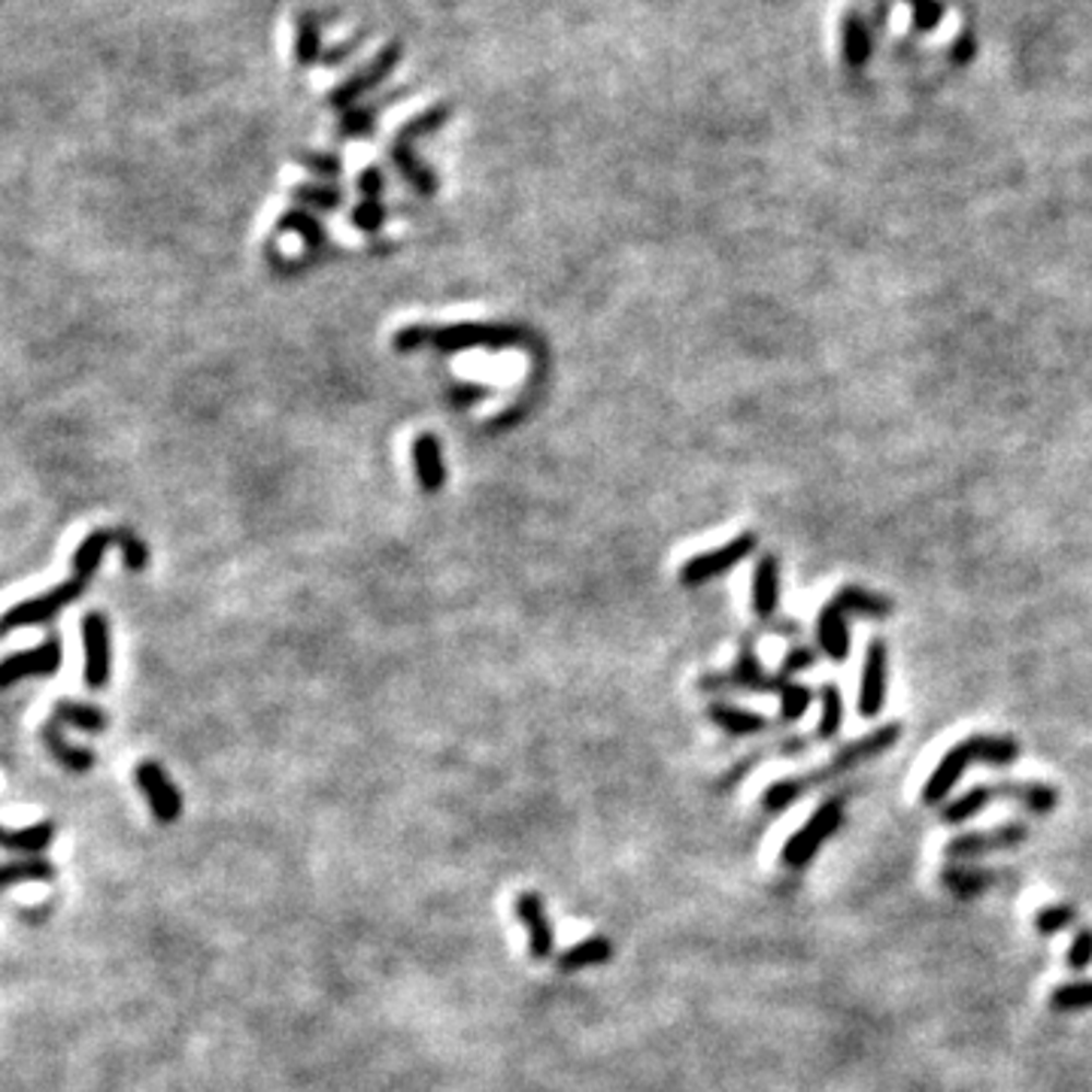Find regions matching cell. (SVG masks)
<instances>
[{
  "mask_svg": "<svg viewBox=\"0 0 1092 1092\" xmlns=\"http://www.w3.org/2000/svg\"><path fill=\"white\" fill-rule=\"evenodd\" d=\"M899 737H901V723H887L880 725V728H874V732H868V735L859 737V740H853V744L841 747V750L832 756V762L822 764L817 771H807V774H795V778L771 783L762 795V807L768 814H783V810H790L802 795H807L810 790H817L822 783H832V780L844 778V774H850L853 768H859L862 762H868L874 756L887 752L892 744H899Z\"/></svg>",
  "mask_w": 1092,
  "mask_h": 1092,
  "instance_id": "cell-1",
  "label": "cell"
},
{
  "mask_svg": "<svg viewBox=\"0 0 1092 1092\" xmlns=\"http://www.w3.org/2000/svg\"><path fill=\"white\" fill-rule=\"evenodd\" d=\"M1020 747L1013 737L1005 735H974L959 740L953 750L943 752V759L935 764L931 778L923 786V805H941L953 792L959 778L969 771L971 764H1010L1017 762Z\"/></svg>",
  "mask_w": 1092,
  "mask_h": 1092,
  "instance_id": "cell-2",
  "label": "cell"
},
{
  "mask_svg": "<svg viewBox=\"0 0 1092 1092\" xmlns=\"http://www.w3.org/2000/svg\"><path fill=\"white\" fill-rule=\"evenodd\" d=\"M874 616L887 619L892 614V601L883 595H874L862 586H846L834 595L822 614H819V646L832 662H844L850 655V631H846V616Z\"/></svg>",
  "mask_w": 1092,
  "mask_h": 1092,
  "instance_id": "cell-3",
  "label": "cell"
},
{
  "mask_svg": "<svg viewBox=\"0 0 1092 1092\" xmlns=\"http://www.w3.org/2000/svg\"><path fill=\"white\" fill-rule=\"evenodd\" d=\"M450 116H452L450 104L425 109V112H419L416 119H410V122L397 131L395 140H392V164H395L397 170H401V177L407 179L410 186L419 191L423 198H431V194L440 189V179L435 177V170H431L428 164L416 158L413 143H416L419 136L440 131L443 124L450 122Z\"/></svg>",
  "mask_w": 1092,
  "mask_h": 1092,
  "instance_id": "cell-4",
  "label": "cell"
},
{
  "mask_svg": "<svg viewBox=\"0 0 1092 1092\" xmlns=\"http://www.w3.org/2000/svg\"><path fill=\"white\" fill-rule=\"evenodd\" d=\"M844 822V795H832L814 810V817L807 819L798 832L792 834L786 846H783V865L786 868H805L807 862L819 853V846L826 844Z\"/></svg>",
  "mask_w": 1092,
  "mask_h": 1092,
  "instance_id": "cell-5",
  "label": "cell"
},
{
  "mask_svg": "<svg viewBox=\"0 0 1092 1092\" xmlns=\"http://www.w3.org/2000/svg\"><path fill=\"white\" fill-rule=\"evenodd\" d=\"M756 546H759V537L752 532H744L737 534L735 541L716 546V549L698 553V556H692L680 568V583L682 586H701V583H708L713 577H723L725 571L737 568L744 559H750L752 553H756Z\"/></svg>",
  "mask_w": 1092,
  "mask_h": 1092,
  "instance_id": "cell-6",
  "label": "cell"
},
{
  "mask_svg": "<svg viewBox=\"0 0 1092 1092\" xmlns=\"http://www.w3.org/2000/svg\"><path fill=\"white\" fill-rule=\"evenodd\" d=\"M522 331L501 325H447L428 328L425 343H431L443 353H459V349H505L517 346Z\"/></svg>",
  "mask_w": 1092,
  "mask_h": 1092,
  "instance_id": "cell-7",
  "label": "cell"
},
{
  "mask_svg": "<svg viewBox=\"0 0 1092 1092\" xmlns=\"http://www.w3.org/2000/svg\"><path fill=\"white\" fill-rule=\"evenodd\" d=\"M401 55H404L401 43H385L380 52L373 55L370 64H365V68L358 70V73H353L349 80H343L337 88L328 92V107L337 109L349 107V104H355L358 97H365L368 92H373V88H380L382 82L395 73Z\"/></svg>",
  "mask_w": 1092,
  "mask_h": 1092,
  "instance_id": "cell-8",
  "label": "cell"
},
{
  "mask_svg": "<svg viewBox=\"0 0 1092 1092\" xmlns=\"http://www.w3.org/2000/svg\"><path fill=\"white\" fill-rule=\"evenodd\" d=\"M701 689H708V692H716V689H744V692H780L783 696L790 689V677L786 674H778V677L764 674L759 658H756V650L747 643L740 650L735 670L701 677Z\"/></svg>",
  "mask_w": 1092,
  "mask_h": 1092,
  "instance_id": "cell-9",
  "label": "cell"
},
{
  "mask_svg": "<svg viewBox=\"0 0 1092 1092\" xmlns=\"http://www.w3.org/2000/svg\"><path fill=\"white\" fill-rule=\"evenodd\" d=\"M85 586H88V580H82V577H70L68 583L55 586L52 592L37 595V598H31V601H22V604H15V607H10V610H7V616H3V631H13V628H22V626H40V622H49V619H55V616L68 607L70 601L80 598L82 592H85Z\"/></svg>",
  "mask_w": 1092,
  "mask_h": 1092,
  "instance_id": "cell-10",
  "label": "cell"
},
{
  "mask_svg": "<svg viewBox=\"0 0 1092 1092\" xmlns=\"http://www.w3.org/2000/svg\"><path fill=\"white\" fill-rule=\"evenodd\" d=\"M1029 841V829L1025 822H1001L996 829H986V832H971V834H959L953 838L950 844L943 846V853L950 859H977V856H986V853H996V850H1013Z\"/></svg>",
  "mask_w": 1092,
  "mask_h": 1092,
  "instance_id": "cell-11",
  "label": "cell"
},
{
  "mask_svg": "<svg viewBox=\"0 0 1092 1092\" xmlns=\"http://www.w3.org/2000/svg\"><path fill=\"white\" fill-rule=\"evenodd\" d=\"M136 786L140 792L146 795V802L152 807V817L170 826L177 822L179 814H182V798H179V790L174 786V780L164 774L162 764L155 762H140L134 771Z\"/></svg>",
  "mask_w": 1092,
  "mask_h": 1092,
  "instance_id": "cell-12",
  "label": "cell"
},
{
  "mask_svg": "<svg viewBox=\"0 0 1092 1092\" xmlns=\"http://www.w3.org/2000/svg\"><path fill=\"white\" fill-rule=\"evenodd\" d=\"M85 646V686L100 692L109 682V626L104 614H85L82 619Z\"/></svg>",
  "mask_w": 1092,
  "mask_h": 1092,
  "instance_id": "cell-13",
  "label": "cell"
},
{
  "mask_svg": "<svg viewBox=\"0 0 1092 1092\" xmlns=\"http://www.w3.org/2000/svg\"><path fill=\"white\" fill-rule=\"evenodd\" d=\"M58 668H61V641L52 634L49 641H43L34 650L7 655V662L0 668V682L13 686L25 677H49Z\"/></svg>",
  "mask_w": 1092,
  "mask_h": 1092,
  "instance_id": "cell-14",
  "label": "cell"
},
{
  "mask_svg": "<svg viewBox=\"0 0 1092 1092\" xmlns=\"http://www.w3.org/2000/svg\"><path fill=\"white\" fill-rule=\"evenodd\" d=\"M887 701V643L874 638L865 653V668H862L859 686V713L865 720H874Z\"/></svg>",
  "mask_w": 1092,
  "mask_h": 1092,
  "instance_id": "cell-15",
  "label": "cell"
},
{
  "mask_svg": "<svg viewBox=\"0 0 1092 1092\" xmlns=\"http://www.w3.org/2000/svg\"><path fill=\"white\" fill-rule=\"evenodd\" d=\"M517 914L522 919L525 931H529L532 959H537V962L549 959L553 947H556V938H553V926H549V916H546L544 899L537 892H522L517 899Z\"/></svg>",
  "mask_w": 1092,
  "mask_h": 1092,
  "instance_id": "cell-16",
  "label": "cell"
},
{
  "mask_svg": "<svg viewBox=\"0 0 1092 1092\" xmlns=\"http://www.w3.org/2000/svg\"><path fill=\"white\" fill-rule=\"evenodd\" d=\"M413 464H416V477L423 486L425 495H437L447 483V467H443V447L435 435H419L413 440Z\"/></svg>",
  "mask_w": 1092,
  "mask_h": 1092,
  "instance_id": "cell-17",
  "label": "cell"
},
{
  "mask_svg": "<svg viewBox=\"0 0 1092 1092\" xmlns=\"http://www.w3.org/2000/svg\"><path fill=\"white\" fill-rule=\"evenodd\" d=\"M993 786V798H1008L1013 805H1023L1025 810H1032L1037 817L1044 814H1053L1056 805H1059V792L1047 786V783H1017V780H1008V783H989Z\"/></svg>",
  "mask_w": 1092,
  "mask_h": 1092,
  "instance_id": "cell-18",
  "label": "cell"
},
{
  "mask_svg": "<svg viewBox=\"0 0 1092 1092\" xmlns=\"http://www.w3.org/2000/svg\"><path fill=\"white\" fill-rule=\"evenodd\" d=\"M780 604V561L778 556L764 553L756 573H752V610L762 619H771L778 614Z\"/></svg>",
  "mask_w": 1092,
  "mask_h": 1092,
  "instance_id": "cell-19",
  "label": "cell"
},
{
  "mask_svg": "<svg viewBox=\"0 0 1092 1092\" xmlns=\"http://www.w3.org/2000/svg\"><path fill=\"white\" fill-rule=\"evenodd\" d=\"M43 744H46V750L52 752L55 762L64 764L68 771L85 774V771L95 768V752L85 750V747H76V744H70L68 737H64V732H61V723H55V720L43 725Z\"/></svg>",
  "mask_w": 1092,
  "mask_h": 1092,
  "instance_id": "cell-20",
  "label": "cell"
},
{
  "mask_svg": "<svg viewBox=\"0 0 1092 1092\" xmlns=\"http://www.w3.org/2000/svg\"><path fill=\"white\" fill-rule=\"evenodd\" d=\"M614 959V941L610 938H586V941H577L573 947H568L565 953H559V969L565 974H573V971H586L595 969V965H604Z\"/></svg>",
  "mask_w": 1092,
  "mask_h": 1092,
  "instance_id": "cell-21",
  "label": "cell"
},
{
  "mask_svg": "<svg viewBox=\"0 0 1092 1092\" xmlns=\"http://www.w3.org/2000/svg\"><path fill=\"white\" fill-rule=\"evenodd\" d=\"M941 883L959 899H974L989 887L998 883V874L989 868H974V865H947L941 874Z\"/></svg>",
  "mask_w": 1092,
  "mask_h": 1092,
  "instance_id": "cell-22",
  "label": "cell"
},
{
  "mask_svg": "<svg viewBox=\"0 0 1092 1092\" xmlns=\"http://www.w3.org/2000/svg\"><path fill=\"white\" fill-rule=\"evenodd\" d=\"M708 720L710 723L720 725V728H723V732H728V735H737V737L759 735V732H764V728L771 725L768 720H764L762 713H752V710L735 708V704H725V701L710 704Z\"/></svg>",
  "mask_w": 1092,
  "mask_h": 1092,
  "instance_id": "cell-23",
  "label": "cell"
},
{
  "mask_svg": "<svg viewBox=\"0 0 1092 1092\" xmlns=\"http://www.w3.org/2000/svg\"><path fill=\"white\" fill-rule=\"evenodd\" d=\"M55 723L70 725V728H80L85 735H104L107 732V713L95 704H85V701H68L61 698L55 704Z\"/></svg>",
  "mask_w": 1092,
  "mask_h": 1092,
  "instance_id": "cell-24",
  "label": "cell"
},
{
  "mask_svg": "<svg viewBox=\"0 0 1092 1092\" xmlns=\"http://www.w3.org/2000/svg\"><path fill=\"white\" fill-rule=\"evenodd\" d=\"M0 841H3V850L22 853V856L34 859L37 853H43L55 841V822L52 819H40V822H34L27 829H7Z\"/></svg>",
  "mask_w": 1092,
  "mask_h": 1092,
  "instance_id": "cell-25",
  "label": "cell"
},
{
  "mask_svg": "<svg viewBox=\"0 0 1092 1092\" xmlns=\"http://www.w3.org/2000/svg\"><path fill=\"white\" fill-rule=\"evenodd\" d=\"M295 61L298 68H313L316 61H325L322 55V25L319 15L300 13L295 22Z\"/></svg>",
  "mask_w": 1092,
  "mask_h": 1092,
  "instance_id": "cell-26",
  "label": "cell"
},
{
  "mask_svg": "<svg viewBox=\"0 0 1092 1092\" xmlns=\"http://www.w3.org/2000/svg\"><path fill=\"white\" fill-rule=\"evenodd\" d=\"M112 541H119V532H109V529H97V532H92L85 541H82L80 546H76V553H73V577H82V580H92V573L100 568V559H104V553H107V546L112 544Z\"/></svg>",
  "mask_w": 1092,
  "mask_h": 1092,
  "instance_id": "cell-27",
  "label": "cell"
},
{
  "mask_svg": "<svg viewBox=\"0 0 1092 1092\" xmlns=\"http://www.w3.org/2000/svg\"><path fill=\"white\" fill-rule=\"evenodd\" d=\"M276 232L300 234L304 244L310 246V249H322V246L328 244L322 222L316 218V213H307V210H286V213L280 216V222H276Z\"/></svg>",
  "mask_w": 1092,
  "mask_h": 1092,
  "instance_id": "cell-28",
  "label": "cell"
},
{
  "mask_svg": "<svg viewBox=\"0 0 1092 1092\" xmlns=\"http://www.w3.org/2000/svg\"><path fill=\"white\" fill-rule=\"evenodd\" d=\"M46 880H55V865L46 859H22V862H10L3 865L0 871V883L3 887H15V883H46Z\"/></svg>",
  "mask_w": 1092,
  "mask_h": 1092,
  "instance_id": "cell-29",
  "label": "cell"
},
{
  "mask_svg": "<svg viewBox=\"0 0 1092 1092\" xmlns=\"http://www.w3.org/2000/svg\"><path fill=\"white\" fill-rule=\"evenodd\" d=\"M819 701H822V716H819L817 725V737L819 740H832L841 728V720H844V698H841V689L834 682H826L819 689Z\"/></svg>",
  "mask_w": 1092,
  "mask_h": 1092,
  "instance_id": "cell-30",
  "label": "cell"
},
{
  "mask_svg": "<svg viewBox=\"0 0 1092 1092\" xmlns=\"http://www.w3.org/2000/svg\"><path fill=\"white\" fill-rule=\"evenodd\" d=\"M292 198L298 204L310 206L313 213H331V210H341L343 204V191L337 186H319V182H304V186H295L292 189Z\"/></svg>",
  "mask_w": 1092,
  "mask_h": 1092,
  "instance_id": "cell-31",
  "label": "cell"
},
{
  "mask_svg": "<svg viewBox=\"0 0 1092 1092\" xmlns=\"http://www.w3.org/2000/svg\"><path fill=\"white\" fill-rule=\"evenodd\" d=\"M385 100H377V104H368V107H353L346 109L337 122V134L341 136H370L377 131V112Z\"/></svg>",
  "mask_w": 1092,
  "mask_h": 1092,
  "instance_id": "cell-32",
  "label": "cell"
},
{
  "mask_svg": "<svg viewBox=\"0 0 1092 1092\" xmlns=\"http://www.w3.org/2000/svg\"><path fill=\"white\" fill-rule=\"evenodd\" d=\"M1051 1008L1059 1010V1013L1092 1008V981H1078V983H1065V986H1056V989H1053V996H1051Z\"/></svg>",
  "mask_w": 1092,
  "mask_h": 1092,
  "instance_id": "cell-33",
  "label": "cell"
},
{
  "mask_svg": "<svg viewBox=\"0 0 1092 1092\" xmlns=\"http://www.w3.org/2000/svg\"><path fill=\"white\" fill-rule=\"evenodd\" d=\"M1075 919H1078V911H1075L1071 904H1051V907L1037 911L1035 928L1037 935H1056V931H1063L1065 926H1071Z\"/></svg>",
  "mask_w": 1092,
  "mask_h": 1092,
  "instance_id": "cell-34",
  "label": "cell"
},
{
  "mask_svg": "<svg viewBox=\"0 0 1092 1092\" xmlns=\"http://www.w3.org/2000/svg\"><path fill=\"white\" fill-rule=\"evenodd\" d=\"M810 701H814V692H810L807 686H802V682H790V689L780 696V716H783L786 723H795V720L805 716L807 708H810Z\"/></svg>",
  "mask_w": 1092,
  "mask_h": 1092,
  "instance_id": "cell-35",
  "label": "cell"
},
{
  "mask_svg": "<svg viewBox=\"0 0 1092 1092\" xmlns=\"http://www.w3.org/2000/svg\"><path fill=\"white\" fill-rule=\"evenodd\" d=\"M298 164H304L310 174L325 179H341L343 174V158L341 155H331V152H298L295 155Z\"/></svg>",
  "mask_w": 1092,
  "mask_h": 1092,
  "instance_id": "cell-36",
  "label": "cell"
},
{
  "mask_svg": "<svg viewBox=\"0 0 1092 1092\" xmlns=\"http://www.w3.org/2000/svg\"><path fill=\"white\" fill-rule=\"evenodd\" d=\"M385 216H389V210L382 206V201H361L353 210L349 222H353V228H358V232L377 234L385 225Z\"/></svg>",
  "mask_w": 1092,
  "mask_h": 1092,
  "instance_id": "cell-37",
  "label": "cell"
},
{
  "mask_svg": "<svg viewBox=\"0 0 1092 1092\" xmlns=\"http://www.w3.org/2000/svg\"><path fill=\"white\" fill-rule=\"evenodd\" d=\"M119 549H122V559H124V565L131 568V571H143L146 565H150V546L143 544L140 537H134L131 532H119Z\"/></svg>",
  "mask_w": 1092,
  "mask_h": 1092,
  "instance_id": "cell-38",
  "label": "cell"
},
{
  "mask_svg": "<svg viewBox=\"0 0 1092 1092\" xmlns=\"http://www.w3.org/2000/svg\"><path fill=\"white\" fill-rule=\"evenodd\" d=\"M1065 962L1071 971H1087L1092 965V928H1080L1075 941L1065 953Z\"/></svg>",
  "mask_w": 1092,
  "mask_h": 1092,
  "instance_id": "cell-39",
  "label": "cell"
},
{
  "mask_svg": "<svg viewBox=\"0 0 1092 1092\" xmlns=\"http://www.w3.org/2000/svg\"><path fill=\"white\" fill-rule=\"evenodd\" d=\"M382 189H385V177L377 164H368L361 174H358V191H361V201H380Z\"/></svg>",
  "mask_w": 1092,
  "mask_h": 1092,
  "instance_id": "cell-40",
  "label": "cell"
},
{
  "mask_svg": "<svg viewBox=\"0 0 1092 1092\" xmlns=\"http://www.w3.org/2000/svg\"><path fill=\"white\" fill-rule=\"evenodd\" d=\"M814 662H817V655H814V650H792V653L786 655V662H783V668H780V674H786V677H792V674H798V670L814 668Z\"/></svg>",
  "mask_w": 1092,
  "mask_h": 1092,
  "instance_id": "cell-41",
  "label": "cell"
}]
</instances>
